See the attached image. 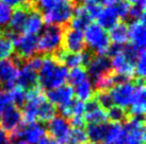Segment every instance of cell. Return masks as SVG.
<instances>
[{"label":"cell","mask_w":146,"mask_h":144,"mask_svg":"<svg viewBox=\"0 0 146 144\" xmlns=\"http://www.w3.org/2000/svg\"><path fill=\"white\" fill-rule=\"evenodd\" d=\"M21 111L24 123L32 122H48L57 113V108L51 104L44 92L38 88H33L27 91V99Z\"/></svg>","instance_id":"obj_1"},{"label":"cell","mask_w":146,"mask_h":144,"mask_svg":"<svg viewBox=\"0 0 146 144\" xmlns=\"http://www.w3.org/2000/svg\"><path fill=\"white\" fill-rule=\"evenodd\" d=\"M68 71L53 55L42 58L41 67L37 71V84L46 91L58 88L67 82Z\"/></svg>","instance_id":"obj_2"},{"label":"cell","mask_w":146,"mask_h":144,"mask_svg":"<svg viewBox=\"0 0 146 144\" xmlns=\"http://www.w3.org/2000/svg\"><path fill=\"white\" fill-rule=\"evenodd\" d=\"M63 32L64 27L47 24L37 39V52L45 55H54L62 47Z\"/></svg>","instance_id":"obj_3"},{"label":"cell","mask_w":146,"mask_h":144,"mask_svg":"<svg viewBox=\"0 0 146 144\" xmlns=\"http://www.w3.org/2000/svg\"><path fill=\"white\" fill-rule=\"evenodd\" d=\"M84 43L88 45L94 53L98 55L108 54L111 43H110L108 33L98 24H91L84 29Z\"/></svg>","instance_id":"obj_4"},{"label":"cell","mask_w":146,"mask_h":144,"mask_svg":"<svg viewBox=\"0 0 146 144\" xmlns=\"http://www.w3.org/2000/svg\"><path fill=\"white\" fill-rule=\"evenodd\" d=\"M46 136V128L41 122L21 123L14 132H11L13 144H37Z\"/></svg>","instance_id":"obj_5"},{"label":"cell","mask_w":146,"mask_h":144,"mask_svg":"<svg viewBox=\"0 0 146 144\" xmlns=\"http://www.w3.org/2000/svg\"><path fill=\"white\" fill-rule=\"evenodd\" d=\"M16 49L17 57L21 60H28L37 52V35L33 34H17L11 36Z\"/></svg>","instance_id":"obj_6"},{"label":"cell","mask_w":146,"mask_h":144,"mask_svg":"<svg viewBox=\"0 0 146 144\" xmlns=\"http://www.w3.org/2000/svg\"><path fill=\"white\" fill-rule=\"evenodd\" d=\"M123 127L126 144H145V123L143 117H128Z\"/></svg>","instance_id":"obj_7"},{"label":"cell","mask_w":146,"mask_h":144,"mask_svg":"<svg viewBox=\"0 0 146 144\" xmlns=\"http://www.w3.org/2000/svg\"><path fill=\"white\" fill-rule=\"evenodd\" d=\"M86 72L94 86L96 83L111 74L113 71L111 68L109 58L106 55H98L96 57H92V60H90V63L86 66Z\"/></svg>","instance_id":"obj_8"},{"label":"cell","mask_w":146,"mask_h":144,"mask_svg":"<svg viewBox=\"0 0 146 144\" xmlns=\"http://www.w3.org/2000/svg\"><path fill=\"white\" fill-rule=\"evenodd\" d=\"M134 84H132L129 81L121 82L115 84L108 90L111 100L113 102V105L119 106L122 108H128L130 104V101L133 94Z\"/></svg>","instance_id":"obj_9"},{"label":"cell","mask_w":146,"mask_h":144,"mask_svg":"<svg viewBox=\"0 0 146 144\" xmlns=\"http://www.w3.org/2000/svg\"><path fill=\"white\" fill-rule=\"evenodd\" d=\"M62 46L64 51L74 53H80L84 50L85 43L83 32L80 30L70 28L68 24L64 27Z\"/></svg>","instance_id":"obj_10"},{"label":"cell","mask_w":146,"mask_h":144,"mask_svg":"<svg viewBox=\"0 0 146 144\" xmlns=\"http://www.w3.org/2000/svg\"><path fill=\"white\" fill-rule=\"evenodd\" d=\"M70 130H72V125L64 117L54 116L51 120L48 121L49 135L60 144H66Z\"/></svg>","instance_id":"obj_11"},{"label":"cell","mask_w":146,"mask_h":144,"mask_svg":"<svg viewBox=\"0 0 146 144\" xmlns=\"http://www.w3.org/2000/svg\"><path fill=\"white\" fill-rule=\"evenodd\" d=\"M19 65L14 60H0V87L10 89L16 84Z\"/></svg>","instance_id":"obj_12"},{"label":"cell","mask_w":146,"mask_h":144,"mask_svg":"<svg viewBox=\"0 0 146 144\" xmlns=\"http://www.w3.org/2000/svg\"><path fill=\"white\" fill-rule=\"evenodd\" d=\"M146 90L144 81L137 80L134 84L133 94L130 101V113L134 117H143L146 110Z\"/></svg>","instance_id":"obj_13"},{"label":"cell","mask_w":146,"mask_h":144,"mask_svg":"<svg viewBox=\"0 0 146 144\" xmlns=\"http://www.w3.org/2000/svg\"><path fill=\"white\" fill-rule=\"evenodd\" d=\"M46 98L51 104L58 106V108L63 107L74 101V88L70 85H62L58 88L48 90Z\"/></svg>","instance_id":"obj_14"},{"label":"cell","mask_w":146,"mask_h":144,"mask_svg":"<svg viewBox=\"0 0 146 144\" xmlns=\"http://www.w3.org/2000/svg\"><path fill=\"white\" fill-rule=\"evenodd\" d=\"M17 86L21 87L26 91L33 89L37 85V71L31 67L28 62L21 65V68H18L17 73L16 84Z\"/></svg>","instance_id":"obj_15"},{"label":"cell","mask_w":146,"mask_h":144,"mask_svg":"<svg viewBox=\"0 0 146 144\" xmlns=\"http://www.w3.org/2000/svg\"><path fill=\"white\" fill-rule=\"evenodd\" d=\"M32 8L33 5L31 2V4H29V5H26L23 8H17L15 12L12 13V16H11L10 22H9V29L7 30L10 37L12 35L23 34L28 14Z\"/></svg>","instance_id":"obj_16"},{"label":"cell","mask_w":146,"mask_h":144,"mask_svg":"<svg viewBox=\"0 0 146 144\" xmlns=\"http://www.w3.org/2000/svg\"><path fill=\"white\" fill-rule=\"evenodd\" d=\"M23 123V115L21 111L16 106H10L4 110L0 116V127L7 132H14L17 127H19Z\"/></svg>","instance_id":"obj_17"},{"label":"cell","mask_w":146,"mask_h":144,"mask_svg":"<svg viewBox=\"0 0 146 144\" xmlns=\"http://www.w3.org/2000/svg\"><path fill=\"white\" fill-rule=\"evenodd\" d=\"M83 119L88 124L104 123L107 121V112L93 98L88 102H85Z\"/></svg>","instance_id":"obj_18"},{"label":"cell","mask_w":146,"mask_h":144,"mask_svg":"<svg viewBox=\"0 0 146 144\" xmlns=\"http://www.w3.org/2000/svg\"><path fill=\"white\" fill-rule=\"evenodd\" d=\"M128 39L130 44L137 48H145L146 43V30L145 19L133 20L128 27Z\"/></svg>","instance_id":"obj_19"},{"label":"cell","mask_w":146,"mask_h":144,"mask_svg":"<svg viewBox=\"0 0 146 144\" xmlns=\"http://www.w3.org/2000/svg\"><path fill=\"white\" fill-rule=\"evenodd\" d=\"M43 27H44V20H43L42 14L38 11H36L33 7L28 14L23 34L37 35L43 30Z\"/></svg>","instance_id":"obj_20"},{"label":"cell","mask_w":146,"mask_h":144,"mask_svg":"<svg viewBox=\"0 0 146 144\" xmlns=\"http://www.w3.org/2000/svg\"><path fill=\"white\" fill-rule=\"evenodd\" d=\"M108 126H109V124L107 122L88 124V126L85 128L88 140H90V142H93L96 144L104 143L105 137L107 135V130H108Z\"/></svg>","instance_id":"obj_21"},{"label":"cell","mask_w":146,"mask_h":144,"mask_svg":"<svg viewBox=\"0 0 146 144\" xmlns=\"http://www.w3.org/2000/svg\"><path fill=\"white\" fill-rule=\"evenodd\" d=\"M98 20V24L104 28L110 29L114 27L116 24H118V20H119V17L117 15V12L114 8V5H108L107 8H102V10L100 11L99 15L97 16Z\"/></svg>","instance_id":"obj_22"},{"label":"cell","mask_w":146,"mask_h":144,"mask_svg":"<svg viewBox=\"0 0 146 144\" xmlns=\"http://www.w3.org/2000/svg\"><path fill=\"white\" fill-rule=\"evenodd\" d=\"M91 21H92L91 16L86 13L82 5H79L74 10L73 16L70 18L68 26L70 28L82 31L91 24Z\"/></svg>","instance_id":"obj_23"},{"label":"cell","mask_w":146,"mask_h":144,"mask_svg":"<svg viewBox=\"0 0 146 144\" xmlns=\"http://www.w3.org/2000/svg\"><path fill=\"white\" fill-rule=\"evenodd\" d=\"M104 144H126L124 127L119 123H110Z\"/></svg>","instance_id":"obj_24"},{"label":"cell","mask_w":146,"mask_h":144,"mask_svg":"<svg viewBox=\"0 0 146 144\" xmlns=\"http://www.w3.org/2000/svg\"><path fill=\"white\" fill-rule=\"evenodd\" d=\"M109 39L112 45H125L128 41V27L118 22L109 30Z\"/></svg>","instance_id":"obj_25"},{"label":"cell","mask_w":146,"mask_h":144,"mask_svg":"<svg viewBox=\"0 0 146 144\" xmlns=\"http://www.w3.org/2000/svg\"><path fill=\"white\" fill-rule=\"evenodd\" d=\"M73 88L74 93H75L78 101H81V102L85 103L91 99H93L95 92H94V86L90 79H86L85 81L81 82L80 84H78L77 86H75Z\"/></svg>","instance_id":"obj_26"},{"label":"cell","mask_w":146,"mask_h":144,"mask_svg":"<svg viewBox=\"0 0 146 144\" xmlns=\"http://www.w3.org/2000/svg\"><path fill=\"white\" fill-rule=\"evenodd\" d=\"M14 52V45L7 30H0V60H8Z\"/></svg>","instance_id":"obj_27"},{"label":"cell","mask_w":146,"mask_h":144,"mask_svg":"<svg viewBox=\"0 0 146 144\" xmlns=\"http://www.w3.org/2000/svg\"><path fill=\"white\" fill-rule=\"evenodd\" d=\"M107 112V120H110L111 123H122L128 119V112L125 108L113 105L109 109L106 110Z\"/></svg>","instance_id":"obj_28"},{"label":"cell","mask_w":146,"mask_h":144,"mask_svg":"<svg viewBox=\"0 0 146 144\" xmlns=\"http://www.w3.org/2000/svg\"><path fill=\"white\" fill-rule=\"evenodd\" d=\"M86 79H89V75H88L86 69L82 66L72 68V70L68 72V75H67V81L69 82L72 87L77 86L78 84H80L81 82L85 81Z\"/></svg>","instance_id":"obj_29"},{"label":"cell","mask_w":146,"mask_h":144,"mask_svg":"<svg viewBox=\"0 0 146 144\" xmlns=\"http://www.w3.org/2000/svg\"><path fill=\"white\" fill-rule=\"evenodd\" d=\"M31 1H32V5L34 7V9L43 15L45 13L59 7L65 0H31Z\"/></svg>","instance_id":"obj_30"},{"label":"cell","mask_w":146,"mask_h":144,"mask_svg":"<svg viewBox=\"0 0 146 144\" xmlns=\"http://www.w3.org/2000/svg\"><path fill=\"white\" fill-rule=\"evenodd\" d=\"M10 92V96H11V100H12V104L16 107H21L25 104L26 99H27V91L23 89L19 86H13L12 88L9 89Z\"/></svg>","instance_id":"obj_31"},{"label":"cell","mask_w":146,"mask_h":144,"mask_svg":"<svg viewBox=\"0 0 146 144\" xmlns=\"http://www.w3.org/2000/svg\"><path fill=\"white\" fill-rule=\"evenodd\" d=\"M88 141L86 132L83 127H73L66 144H85Z\"/></svg>","instance_id":"obj_32"},{"label":"cell","mask_w":146,"mask_h":144,"mask_svg":"<svg viewBox=\"0 0 146 144\" xmlns=\"http://www.w3.org/2000/svg\"><path fill=\"white\" fill-rule=\"evenodd\" d=\"M82 7L92 19L97 18L102 10V4L97 0H82Z\"/></svg>","instance_id":"obj_33"},{"label":"cell","mask_w":146,"mask_h":144,"mask_svg":"<svg viewBox=\"0 0 146 144\" xmlns=\"http://www.w3.org/2000/svg\"><path fill=\"white\" fill-rule=\"evenodd\" d=\"M134 74L137 75L138 80H144L146 74V54L145 49H142L139 54V57L134 64Z\"/></svg>","instance_id":"obj_34"},{"label":"cell","mask_w":146,"mask_h":144,"mask_svg":"<svg viewBox=\"0 0 146 144\" xmlns=\"http://www.w3.org/2000/svg\"><path fill=\"white\" fill-rule=\"evenodd\" d=\"M12 8L0 1V30L7 27L12 16Z\"/></svg>","instance_id":"obj_35"},{"label":"cell","mask_w":146,"mask_h":144,"mask_svg":"<svg viewBox=\"0 0 146 144\" xmlns=\"http://www.w3.org/2000/svg\"><path fill=\"white\" fill-rule=\"evenodd\" d=\"M94 99L96 100L98 104L100 105L105 110L109 109L111 106H113V102L111 100V96H110L108 90L107 91H104V90H100V91L97 92V94L95 96H93Z\"/></svg>","instance_id":"obj_36"},{"label":"cell","mask_w":146,"mask_h":144,"mask_svg":"<svg viewBox=\"0 0 146 144\" xmlns=\"http://www.w3.org/2000/svg\"><path fill=\"white\" fill-rule=\"evenodd\" d=\"M12 105V100H11L9 90L0 87V116L4 110H7Z\"/></svg>","instance_id":"obj_37"},{"label":"cell","mask_w":146,"mask_h":144,"mask_svg":"<svg viewBox=\"0 0 146 144\" xmlns=\"http://www.w3.org/2000/svg\"><path fill=\"white\" fill-rule=\"evenodd\" d=\"M114 8H115L116 12H117L119 19H127V18H129L130 8H131V4L129 2L121 0L119 2L114 4Z\"/></svg>","instance_id":"obj_38"},{"label":"cell","mask_w":146,"mask_h":144,"mask_svg":"<svg viewBox=\"0 0 146 144\" xmlns=\"http://www.w3.org/2000/svg\"><path fill=\"white\" fill-rule=\"evenodd\" d=\"M1 2L8 4L9 7L11 8H23V7H26V5H29L31 4V0H0Z\"/></svg>","instance_id":"obj_39"},{"label":"cell","mask_w":146,"mask_h":144,"mask_svg":"<svg viewBox=\"0 0 146 144\" xmlns=\"http://www.w3.org/2000/svg\"><path fill=\"white\" fill-rule=\"evenodd\" d=\"M0 144H13L11 137L4 129L0 127Z\"/></svg>","instance_id":"obj_40"},{"label":"cell","mask_w":146,"mask_h":144,"mask_svg":"<svg viewBox=\"0 0 146 144\" xmlns=\"http://www.w3.org/2000/svg\"><path fill=\"white\" fill-rule=\"evenodd\" d=\"M37 144H60L57 140H54L52 137L50 136H45L43 139H41V141Z\"/></svg>","instance_id":"obj_41"},{"label":"cell","mask_w":146,"mask_h":144,"mask_svg":"<svg viewBox=\"0 0 146 144\" xmlns=\"http://www.w3.org/2000/svg\"><path fill=\"white\" fill-rule=\"evenodd\" d=\"M127 2H129L131 5H135V7H140V8L145 9L146 0H126Z\"/></svg>","instance_id":"obj_42"},{"label":"cell","mask_w":146,"mask_h":144,"mask_svg":"<svg viewBox=\"0 0 146 144\" xmlns=\"http://www.w3.org/2000/svg\"><path fill=\"white\" fill-rule=\"evenodd\" d=\"M85 144H96V143H93V142H89V143H88V142H86Z\"/></svg>","instance_id":"obj_43"},{"label":"cell","mask_w":146,"mask_h":144,"mask_svg":"<svg viewBox=\"0 0 146 144\" xmlns=\"http://www.w3.org/2000/svg\"><path fill=\"white\" fill-rule=\"evenodd\" d=\"M74 1H75V2H76V1H78V0H74Z\"/></svg>","instance_id":"obj_44"}]
</instances>
